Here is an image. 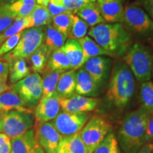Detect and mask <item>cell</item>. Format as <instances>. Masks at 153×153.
I'll list each match as a JSON object with an SVG mask.
<instances>
[{"instance_id":"obj_1","label":"cell","mask_w":153,"mask_h":153,"mask_svg":"<svg viewBox=\"0 0 153 153\" xmlns=\"http://www.w3.org/2000/svg\"><path fill=\"white\" fill-rule=\"evenodd\" d=\"M87 34L112 57L124 56L133 45L131 34L120 23L97 25Z\"/></svg>"},{"instance_id":"obj_2","label":"cell","mask_w":153,"mask_h":153,"mask_svg":"<svg viewBox=\"0 0 153 153\" xmlns=\"http://www.w3.org/2000/svg\"><path fill=\"white\" fill-rule=\"evenodd\" d=\"M149 115L140 108L128 113L123 118L116 137L124 153H137L145 145Z\"/></svg>"},{"instance_id":"obj_3","label":"cell","mask_w":153,"mask_h":153,"mask_svg":"<svg viewBox=\"0 0 153 153\" xmlns=\"http://www.w3.org/2000/svg\"><path fill=\"white\" fill-rule=\"evenodd\" d=\"M135 90L133 73L123 62L114 65L106 92V100L114 108L122 110L128 105Z\"/></svg>"},{"instance_id":"obj_4","label":"cell","mask_w":153,"mask_h":153,"mask_svg":"<svg viewBox=\"0 0 153 153\" xmlns=\"http://www.w3.org/2000/svg\"><path fill=\"white\" fill-rule=\"evenodd\" d=\"M125 64L128 67L137 81H150L153 68V54L148 47L140 43H135L123 56Z\"/></svg>"},{"instance_id":"obj_5","label":"cell","mask_w":153,"mask_h":153,"mask_svg":"<svg viewBox=\"0 0 153 153\" xmlns=\"http://www.w3.org/2000/svg\"><path fill=\"white\" fill-rule=\"evenodd\" d=\"M35 121L32 111H4L0 120V133L11 139L33 129Z\"/></svg>"},{"instance_id":"obj_6","label":"cell","mask_w":153,"mask_h":153,"mask_svg":"<svg viewBox=\"0 0 153 153\" xmlns=\"http://www.w3.org/2000/svg\"><path fill=\"white\" fill-rule=\"evenodd\" d=\"M123 24L130 33L137 37L153 36V20L138 5H128L124 8Z\"/></svg>"},{"instance_id":"obj_7","label":"cell","mask_w":153,"mask_h":153,"mask_svg":"<svg viewBox=\"0 0 153 153\" xmlns=\"http://www.w3.org/2000/svg\"><path fill=\"white\" fill-rule=\"evenodd\" d=\"M112 129L111 124L104 116H94L79 132V135L88 152L93 153Z\"/></svg>"},{"instance_id":"obj_8","label":"cell","mask_w":153,"mask_h":153,"mask_svg":"<svg viewBox=\"0 0 153 153\" xmlns=\"http://www.w3.org/2000/svg\"><path fill=\"white\" fill-rule=\"evenodd\" d=\"M44 41V26L30 28L22 32L18 44L11 52L4 55L5 60L14 58L27 59Z\"/></svg>"},{"instance_id":"obj_9","label":"cell","mask_w":153,"mask_h":153,"mask_svg":"<svg viewBox=\"0 0 153 153\" xmlns=\"http://www.w3.org/2000/svg\"><path fill=\"white\" fill-rule=\"evenodd\" d=\"M11 88L19 96L25 107L31 111L36 108L43 96L42 77L38 73L30 74L11 85Z\"/></svg>"},{"instance_id":"obj_10","label":"cell","mask_w":153,"mask_h":153,"mask_svg":"<svg viewBox=\"0 0 153 153\" xmlns=\"http://www.w3.org/2000/svg\"><path fill=\"white\" fill-rule=\"evenodd\" d=\"M89 118V113H72L61 110L51 122L57 131L64 137L79 133Z\"/></svg>"},{"instance_id":"obj_11","label":"cell","mask_w":153,"mask_h":153,"mask_svg":"<svg viewBox=\"0 0 153 153\" xmlns=\"http://www.w3.org/2000/svg\"><path fill=\"white\" fill-rule=\"evenodd\" d=\"M34 133L45 153H56L62 135L51 122H37L34 124Z\"/></svg>"},{"instance_id":"obj_12","label":"cell","mask_w":153,"mask_h":153,"mask_svg":"<svg viewBox=\"0 0 153 153\" xmlns=\"http://www.w3.org/2000/svg\"><path fill=\"white\" fill-rule=\"evenodd\" d=\"M112 62L106 56H97L89 59L83 68L97 83L102 87L110 77L112 70Z\"/></svg>"},{"instance_id":"obj_13","label":"cell","mask_w":153,"mask_h":153,"mask_svg":"<svg viewBox=\"0 0 153 153\" xmlns=\"http://www.w3.org/2000/svg\"><path fill=\"white\" fill-rule=\"evenodd\" d=\"M60 98L55 91L52 95L41 97L33 111L35 120L37 122H51L60 111Z\"/></svg>"},{"instance_id":"obj_14","label":"cell","mask_w":153,"mask_h":153,"mask_svg":"<svg viewBox=\"0 0 153 153\" xmlns=\"http://www.w3.org/2000/svg\"><path fill=\"white\" fill-rule=\"evenodd\" d=\"M99 100L92 97L74 94L70 98L60 99L61 109L72 113H89L97 108Z\"/></svg>"},{"instance_id":"obj_15","label":"cell","mask_w":153,"mask_h":153,"mask_svg":"<svg viewBox=\"0 0 153 153\" xmlns=\"http://www.w3.org/2000/svg\"><path fill=\"white\" fill-rule=\"evenodd\" d=\"M11 153H45L35 136L34 130L11 139Z\"/></svg>"},{"instance_id":"obj_16","label":"cell","mask_w":153,"mask_h":153,"mask_svg":"<svg viewBox=\"0 0 153 153\" xmlns=\"http://www.w3.org/2000/svg\"><path fill=\"white\" fill-rule=\"evenodd\" d=\"M102 87L91 77L83 67L76 70V94L94 98L99 94Z\"/></svg>"},{"instance_id":"obj_17","label":"cell","mask_w":153,"mask_h":153,"mask_svg":"<svg viewBox=\"0 0 153 153\" xmlns=\"http://www.w3.org/2000/svg\"><path fill=\"white\" fill-rule=\"evenodd\" d=\"M97 5L105 22L108 24L123 22L124 7L120 0H97Z\"/></svg>"},{"instance_id":"obj_18","label":"cell","mask_w":153,"mask_h":153,"mask_svg":"<svg viewBox=\"0 0 153 153\" xmlns=\"http://www.w3.org/2000/svg\"><path fill=\"white\" fill-rule=\"evenodd\" d=\"M75 88L76 71L70 70L60 74L55 91L60 99H67L74 94Z\"/></svg>"},{"instance_id":"obj_19","label":"cell","mask_w":153,"mask_h":153,"mask_svg":"<svg viewBox=\"0 0 153 153\" xmlns=\"http://www.w3.org/2000/svg\"><path fill=\"white\" fill-rule=\"evenodd\" d=\"M74 14L91 27L105 24V21L101 16L96 2H87L77 9Z\"/></svg>"},{"instance_id":"obj_20","label":"cell","mask_w":153,"mask_h":153,"mask_svg":"<svg viewBox=\"0 0 153 153\" xmlns=\"http://www.w3.org/2000/svg\"><path fill=\"white\" fill-rule=\"evenodd\" d=\"M61 50L68 57L71 63L72 70L76 71L78 69L83 67L85 64L83 51L79 41L70 38L67 40Z\"/></svg>"},{"instance_id":"obj_21","label":"cell","mask_w":153,"mask_h":153,"mask_svg":"<svg viewBox=\"0 0 153 153\" xmlns=\"http://www.w3.org/2000/svg\"><path fill=\"white\" fill-rule=\"evenodd\" d=\"M56 153H89L79 133L62 137Z\"/></svg>"},{"instance_id":"obj_22","label":"cell","mask_w":153,"mask_h":153,"mask_svg":"<svg viewBox=\"0 0 153 153\" xmlns=\"http://www.w3.org/2000/svg\"><path fill=\"white\" fill-rule=\"evenodd\" d=\"M9 62V79L11 85L16 84L30 74V69L26 59L14 58Z\"/></svg>"},{"instance_id":"obj_23","label":"cell","mask_w":153,"mask_h":153,"mask_svg":"<svg viewBox=\"0 0 153 153\" xmlns=\"http://www.w3.org/2000/svg\"><path fill=\"white\" fill-rule=\"evenodd\" d=\"M53 52L43 43L28 57V62L34 73H43L47 68L49 57Z\"/></svg>"},{"instance_id":"obj_24","label":"cell","mask_w":153,"mask_h":153,"mask_svg":"<svg viewBox=\"0 0 153 153\" xmlns=\"http://www.w3.org/2000/svg\"><path fill=\"white\" fill-rule=\"evenodd\" d=\"M31 111L24 106L19 96L11 88L0 94V111Z\"/></svg>"},{"instance_id":"obj_25","label":"cell","mask_w":153,"mask_h":153,"mask_svg":"<svg viewBox=\"0 0 153 153\" xmlns=\"http://www.w3.org/2000/svg\"><path fill=\"white\" fill-rule=\"evenodd\" d=\"M67 36L60 33L51 24L44 26V41L45 45L51 51L61 49L65 43Z\"/></svg>"},{"instance_id":"obj_26","label":"cell","mask_w":153,"mask_h":153,"mask_svg":"<svg viewBox=\"0 0 153 153\" xmlns=\"http://www.w3.org/2000/svg\"><path fill=\"white\" fill-rule=\"evenodd\" d=\"M36 4V0H17L11 4L3 5V7L16 19L29 16Z\"/></svg>"},{"instance_id":"obj_27","label":"cell","mask_w":153,"mask_h":153,"mask_svg":"<svg viewBox=\"0 0 153 153\" xmlns=\"http://www.w3.org/2000/svg\"><path fill=\"white\" fill-rule=\"evenodd\" d=\"M46 69L52 71L64 72L72 70L68 57L61 49L53 51L48 62Z\"/></svg>"},{"instance_id":"obj_28","label":"cell","mask_w":153,"mask_h":153,"mask_svg":"<svg viewBox=\"0 0 153 153\" xmlns=\"http://www.w3.org/2000/svg\"><path fill=\"white\" fill-rule=\"evenodd\" d=\"M29 20V28L42 27L51 24L52 18L47 7L36 4L33 11L28 16Z\"/></svg>"},{"instance_id":"obj_29","label":"cell","mask_w":153,"mask_h":153,"mask_svg":"<svg viewBox=\"0 0 153 153\" xmlns=\"http://www.w3.org/2000/svg\"><path fill=\"white\" fill-rule=\"evenodd\" d=\"M83 51L84 62L89 59L97 56H108V53L106 52L102 48L99 46L96 42L89 36H85L82 39L78 40ZM110 56V55H109Z\"/></svg>"},{"instance_id":"obj_30","label":"cell","mask_w":153,"mask_h":153,"mask_svg":"<svg viewBox=\"0 0 153 153\" xmlns=\"http://www.w3.org/2000/svg\"><path fill=\"white\" fill-rule=\"evenodd\" d=\"M139 103L140 108L148 112L153 114V82L148 81L141 83L139 89Z\"/></svg>"},{"instance_id":"obj_31","label":"cell","mask_w":153,"mask_h":153,"mask_svg":"<svg viewBox=\"0 0 153 153\" xmlns=\"http://www.w3.org/2000/svg\"><path fill=\"white\" fill-rule=\"evenodd\" d=\"M62 72L59 71H52L48 69L43 73L42 77V88H43V96L42 97H46L52 95L55 92L57 82Z\"/></svg>"},{"instance_id":"obj_32","label":"cell","mask_w":153,"mask_h":153,"mask_svg":"<svg viewBox=\"0 0 153 153\" xmlns=\"http://www.w3.org/2000/svg\"><path fill=\"white\" fill-rule=\"evenodd\" d=\"M74 13L72 11L62 13L52 18V26L57 30L64 34L67 37L70 33L71 28L72 21H73Z\"/></svg>"},{"instance_id":"obj_33","label":"cell","mask_w":153,"mask_h":153,"mask_svg":"<svg viewBox=\"0 0 153 153\" xmlns=\"http://www.w3.org/2000/svg\"><path fill=\"white\" fill-rule=\"evenodd\" d=\"M93 153H120L116 135L113 133H108Z\"/></svg>"},{"instance_id":"obj_34","label":"cell","mask_w":153,"mask_h":153,"mask_svg":"<svg viewBox=\"0 0 153 153\" xmlns=\"http://www.w3.org/2000/svg\"><path fill=\"white\" fill-rule=\"evenodd\" d=\"M88 28L89 26L79 17L74 14L72 26L68 37L76 41L82 39L87 34Z\"/></svg>"},{"instance_id":"obj_35","label":"cell","mask_w":153,"mask_h":153,"mask_svg":"<svg viewBox=\"0 0 153 153\" xmlns=\"http://www.w3.org/2000/svg\"><path fill=\"white\" fill-rule=\"evenodd\" d=\"M27 28H29V20H28V16L19 18L15 19L11 26L5 31L3 32L2 35L6 40L11 36L22 33Z\"/></svg>"},{"instance_id":"obj_36","label":"cell","mask_w":153,"mask_h":153,"mask_svg":"<svg viewBox=\"0 0 153 153\" xmlns=\"http://www.w3.org/2000/svg\"><path fill=\"white\" fill-rule=\"evenodd\" d=\"M49 2L74 13L88 1L86 0H50Z\"/></svg>"},{"instance_id":"obj_37","label":"cell","mask_w":153,"mask_h":153,"mask_svg":"<svg viewBox=\"0 0 153 153\" xmlns=\"http://www.w3.org/2000/svg\"><path fill=\"white\" fill-rule=\"evenodd\" d=\"M22 33H17L16 35L7 38L4 41V43L0 46V57H3L4 55H7V53L11 52L16 46L19 40H20L21 36H22Z\"/></svg>"},{"instance_id":"obj_38","label":"cell","mask_w":153,"mask_h":153,"mask_svg":"<svg viewBox=\"0 0 153 153\" xmlns=\"http://www.w3.org/2000/svg\"><path fill=\"white\" fill-rule=\"evenodd\" d=\"M14 20L15 19L4 8L3 6H0V33L5 31Z\"/></svg>"},{"instance_id":"obj_39","label":"cell","mask_w":153,"mask_h":153,"mask_svg":"<svg viewBox=\"0 0 153 153\" xmlns=\"http://www.w3.org/2000/svg\"><path fill=\"white\" fill-rule=\"evenodd\" d=\"M11 138L0 133V153H11Z\"/></svg>"},{"instance_id":"obj_40","label":"cell","mask_w":153,"mask_h":153,"mask_svg":"<svg viewBox=\"0 0 153 153\" xmlns=\"http://www.w3.org/2000/svg\"><path fill=\"white\" fill-rule=\"evenodd\" d=\"M153 140V114L149 115L146 131L145 134V144L150 143Z\"/></svg>"},{"instance_id":"obj_41","label":"cell","mask_w":153,"mask_h":153,"mask_svg":"<svg viewBox=\"0 0 153 153\" xmlns=\"http://www.w3.org/2000/svg\"><path fill=\"white\" fill-rule=\"evenodd\" d=\"M137 4L153 20V0H138Z\"/></svg>"},{"instance_id":"obj_42","label":"cell","mask_w":153,"mask_h":153,"mask_svg":"<svg viewBox=\"0 0 153 153\" xmlns=\"http://www.w3.org/2000/svg\"><path fill=\"white\" fill-rule=\"evenodd\" d=\"M9 76V62L0 57V79H7Z\"/></svg>"},{"instance_id":"obj_43","label":"cell","mask_w":153,"mask_h":153,"mask_svg":"<svg viewBox=\"0 0 153 153\" xmlns=\"http://www.w3.org/2000/svg\"><path fill=\"white\" fill-rule=\"evenodd\" d=\"M47 8L48 9L50 14H51V16L53 17L55 16H57V15L62 14V13H66V12H69L66 9L63 8V7H57L53 4H51V2L48 3V4L47 6Z\"/></svg>"},{"instance_id":"obj_44","label":"cell","mask_w":153,"mask_h":153,"mask_svg":"<svg viewBox=\"0 0 153 153\" xmlns=\"http://www.w3.org/2000/svg\"><path fill=\"white\" fill-rule=\"evenodd\" d=\"M7 79H0V94H2L4 91L9 90L11 87L7 85Z\"/></svg>"},{"instance_id":"obj_45","label":"cell","mask_w":153,"mask_h":153,"mask_svg":"<svg viewBox=\"0 0 153 153\" xmlns=\"http://www.w3.org/2000/svg\"><path fill=\"white\" fill-rule=\"evenodd\" d=\"M137 153H152V151H151L150 143H147V144H145L143 145Z\"/></svg>"},{"instance_id":"obj_46","label":"cell","mask_w":153,"mask_h":153,"mask_svg":"<svg viewBox=\"0 0 153 153\" xmlns=\"http://www.w3.org/2000/svg\"><path fill=\"white\" fill-rule=\"evenodd\" d=\"M16 1L17 0H0V6L11 4Z\"/></svg>"},{"instance_id":"obj_47","label":"cell","mask_w":153,"mask_h":153,"mask_svg":"<svg viewBox=\"0 0 153 153\" xmlns=\"http://www.w3.org/2000/svg\"><path fill=\"white\" fill-rule=\"evenodd\" d=\"M49 1L50 0H36V3H37V4L47 7L49 3Z\"/></svg>"},{"instance_id":"obj_48","label":"cell","mask_w":153,"mask_h":153,"mask_svg":"<svg viewBox=\"0 0 153 153\" xmlns=\"http://www.w3.org/2000/svg\"><path fill=\"white\" fill-rule=\"evenodd\" d=\"M5 41V38H4L2 33H0V46L1 45V44L4 43V41Z\"/></svg>"},{"instance_id":"obj_49","label":"cell","mask_w":153,"mask_h":153,"mask_svg":"<svg viewBox=\"0 0 153 153\" xmlns=\"http://www.w3.org/2000/svg\"><path fill=\"white\" fill-rule=\"evenodd\" d=\"M86 1H87L88 2H97V0H86Z\"/></svg>"},{"instance_id":"obj_50","label":"cell","mask_w":153,"mask_h":153,"mask_svg":"<svg viewBox=\"0 0 153 153\" xmlns=\"http://www.w3.org/2000/svg\"><path fill=\"white\" fill-rule=\"evenodd\" d=\"M150 145H151V151H152V153H153V140H152V143H150Z\"/></svg>"},{"instance_id":"obj_51","label":"cell","mask_w":153,"mask_h":153,"mask_svg":"<svg viewBox=\"0 0 153 153\" xmlns=\"http://www.w3.org/2000/svg\"><path fill=\"white\" fill-rule=\"evenodd\" d=\"M3 112L4 111H0V120H1V116H2Z\"/></svg>"},{"instance_id":"obj_52","label":"cell","mask_w":153,"mask_h":153,"mask_svg":"<svg viewBox=\"0 0 153 153\" xmlns=\"http://www.w3.org/2000/svg\"><path fill=\"white\" fill-rule=\"evenodd\" d=\"M152 77L153 78V68H152Z\"/></svg>"},{"instance_id":"obj_53","label":"cell","mask_w":153,"mask_h":153,"mask_svg":"<svg viewBox=\"0 0 153 153\" xmlns=\"http://www.w3.org/2000/svg\"><path fill=\"white\" fill-rule=\"evenodd\" d=\"M120 1H122V0H120Z\"/></svg>"}]
</instances>
